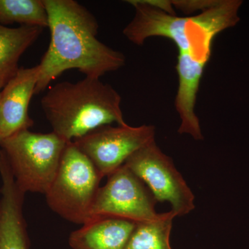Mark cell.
Masks as SVG:
<instances>
[{
	"label": "cell",
	"instance_id": "obj_1",
	"mask_svg": "<svg viewBox=\"0 0 249 249\" xmlns=\"http://www.w3.org/2000/svg\"><path fill=\"white\" fill-rule=\"evenodd\" d=\"M51 40L38 64L35 94L45 91L64 72L77 70L100 78L125 64L124 53L97 38L99 24L93 14L74 0H43Z\"/></svg>",
	"mask_w": 249,
	"mask_h": 249
},
{
	"label": "cell",
	"instance_id": "obj_2",
	"mask_svg": "<svg viewBox=\"0 0 249 249\" xmlns=\"http://www.w3.org/2000/svg\"><path fill=\"white\" fill-rule=\"evenodd\" d=\"M133 19L123 31L126 38L137 45L147 39L163 37L176 45L178 52H190L211 55L216 36L240 21L238 11L242 1L214 0L200 14L178 17L154 6L147 0H131Z\"/></svg>",
	"mask_w": 249,
	"mask_h": 249
},
{
	"label": "cell",
	"instance_id": "obj_3",
	"mask_svg": "<svg viewBox=\"0 0 249 249\" xmlns=\"http://www.w3.org/2000/svg\"><path fill=\"white\" fill-rule=\"evenodd\" d=\"M121 95L100 78L85 77L65 81L49 88L41 106L53 132L67 142H73L106 124H126Z\"/></svg>",
	"mask_w": 249,
	"mask_h": 249
},
{
	"label": "cell",
	"instance_id": "obj_4",
	"mask_svg": "<svg viewBox=\"0 0 249 249\" xmlns=\"http://www.w3.org/2000/svg\"><path fill=\"white\" fill-rule=\"evenodd\" d=\"M68 142L52 132L23 129L0 140L16 182L24 193L46 194L53 182Z\"/></svg>",
	"mask_w": 249,
	"mask_h": 249
},
{
	"label": "cell",
	"instance_id": "obj_5",
	"mask_svg": "<svg viewBox=\"0 0 249 249\" xmlns=\"http://www.w3.org/2000/svg\"><path fill=\"white\" fill-rule=\"evenodd\" d=\"M101 179L89 159L73 142H68L55 178L46 193L47 204L66 220L85 224L91 218V208Z\"/></svg>",
	"mask_w": 249,
	"mask_h": 249
},
{
	"label": "cell",
	"instance_id": "obj_6",
	"mask_svg": "<svg viewBox=\"0 0 249 249\" xmlns=\"http://www.w3.org/2000/svg\"><path fill=\"white\" fill-rule=\"evenodd\" d=\"M124 165L146 185L157 202L170 203L177 217L196 209L193 191L156 142L136 152Z\"/></svg>",
	"mask_w": 249,
	"mask_h": 249
},
{
	"label": "cell",
	"instance_id": "obj_7",
	"mask_svg": "<svg viewBox=\"0 0 249 249\" xmlns=\"http://www.w3.org/2000/svg\"><path fill=\"white\" fill-rule=\"evenodd\" d=\"M155 135L152 124L132 127L110 124L93 129L73 142L103 178L121 168L136 152L155 142Z\"/></svg>",
	"mask_w": 249,
	"mask_h": 249
},
{
	"label": "cell",
	"instance_id": "obj_8",
	"mask_svg": "<svg viewBox=\"0 0 249 249\" xmlns=\"http://www.w3.org/2000/svg\"><path fill=\"white\" fill-rule=\"evenodd\" d=\"M100 187L91 211V217L106 216L137 223L150 222L160 213L156 212L157 201L151 192L129 168L124 165L107 177Z\"/></svg>",
	"mask_w": 249,
	"mask_h": 249
},
{
	"label": "cell",
	"instance_id": "obj_9",
	"mask_svg": "<svg viewBox=\"0 0 249 249\" xmlns=\"http://www.w3.org/2000/svg\"><path fill=\"white\" fill-rule=\"evenodd\" d=\"M210 58L209 55L178 52L176 65L178 83L175 105L181 119L178 132L189 134L196 141L204 139L196 105L205 67Z\"/></svg>",
	"mask_w": 249,
	"mask_h": 249
},
{
	"label": "cell",
	"instance_id": "obj_10",
	"mask_svg": "<svg viewBox=\"0 0 249 249\" xmlns=\"http://www.w3.org/2000/svg\"><path fill=\"white\" fill-rule=\"evenodd\" d=\"M38 78V65L19 67L0 91V140L34 125L29 107Z\"/></svg>",
	"mask_w": 249,
	"mask_h": 249
},
{
	"label": "cell",
	"instance_id": "obj_11",
	"mask_svg": "<svg viewBox=\"0 0 249 249\" xmlns=\"http://www.w3.org/2000/svg\"><path fill=\"white\" fill-rule=\"evenodd\" d=\"M137 222L123 218L96 216L72 232V249H125Z\"/></svg>",
	"mask_w": 249,
	"mask_h": 249
},
{
	"label": "cell",
	"instance_id": "obj_12",
	"mask_svg": "<svg viewBox=\"0 0 249 249\" xmlns=\"http://www.w3.org/2000/svg\"><path fill=\"white\" fill-rule=\"evenodd\" d=\"M43 29L29 26L9 28L0 24V91L17 73L19 59Z\"/></svg>",
	"mask_w": 249,
	"mask_h": 249
},
{
	"label": "cell",
	"instance_id": "obj_13",
	"mask_svg": "<svg viewBox=\"0 0 249 249\" xmlns=\"http://www.w3.org/2000/svg\"><path fill=\"white\" fill-rule=\"evenodd\" d=\"M24 195L4 190L0 199V249H29L27 226L23 216Z\"/></svg>",
	"mask_w": 249,
	"mask_h": 249
},
{
	"label": "cell",
	"instance_id": "obj_14",
	"mask_svg": "<svg viewBox=\"0 0 249 249\" xmlns=\"http://www.w3.org/2000/svg\"><path fill=\"white\" fill-rule=\"evenodd\" d=\"M176 217L170 211L150 222L137 223L125 249H173L170 237Z\"/></svg>",
	"mask_w": 249,
	"mask_h": 249
},
{
	"label": "cell",
	"instance_id": "obj_15",
	"mask_svg": "<svg viewBox=\"0 0 249 249\" xmlns=\"http://www.w3.org/2000/svg\"><path fill=\"white\" fill-rule=\"evenodd\" d=\"M48 27V14L43 0H0V24Z\"/></svg>",
	"mask_w": 249,
	"mask_h": 249
}]
</instances>
